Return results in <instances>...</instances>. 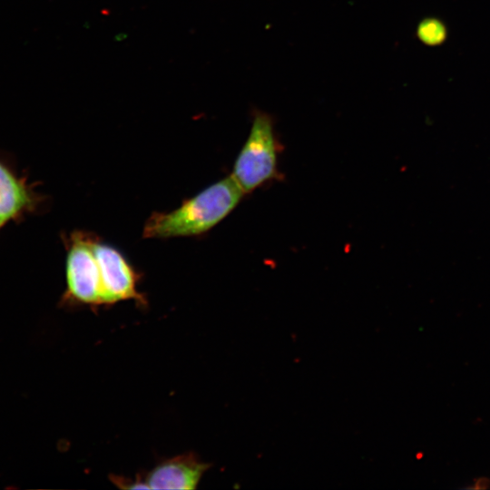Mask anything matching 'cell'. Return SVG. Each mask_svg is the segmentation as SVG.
<instances>
[{"instance_id":"1","label":"cell","mask_w":490,"mask_h":490,"mask_svg":"<svg viewBox=\"0 0 490 490\" xmlns=\"http://www.w3.org/2000/svg\"><path fill=\"white\" fill-rule=\"evenodd\" d=\"M245 193L231 175L216 181L169 212L146 220L143 238L168 239L203 234L223 220Z\"/></svg>"},{"instance_id":"2","label":"cell","mask_w":490,"mask_h":490,"mask_svg":"<svg viewBox=\"0 0 490 490\" xmlns=\"http://www.w3.org/2000/svg\"><path fill=\"white\" fill-rule=\"evenodd\" d=\"M278 144L271 118L257 113L237 159L231 176L244 193L272 180L278 172Z\"/></svg>"},{"instance_id":"3","label":"cell","mask_w":490,"mask_h":490,"mask_svg":"<svg viewBox=\"0 0 490 490\" xmlns=\"http://www.w3.org/2000/svg\"><path fill=\"white\" fill-rule=\"evenodd\" d=\"M94 239L81 230L73 231L67 238L63 305L92 309L103 306L100 269L93 247Z\"/></svg>"},{"instance_id":"4","label":"cell","mask_w":490,"mask_h":490,"mask_svg":"<svg viewBox=\"0 0 490 490\" xmlns=\"http://www.w3.org/2000/svg\"><path fill=\"white\" fill-rule=\"evenodd\" d=\"M93 247L100 269L103 306L129 299L145 306L146 299L137 289L140 276L123 255L96 238Z\"/></svg>"},{"instance_id":"5","label":"cell","mask_w":490,"mask_h":490,"mask_svg":"<svg viewBox=\"0 0 490 490\" xmlns=\"http://www.w3.org/2000/svg\"><path fill=\"white\" fill-rule=\"evenodd\" d=\"M43 201L27 178L19 176L0 158V231L7 224L35 212Z\"/></svg>"},{"instance_id":"6","label":"cell","mask_w":490,"mask_h":490,"mask_svg":"<svg viewBox=\"0 0 490 490\" xmlns=\"http://www.w3.org/2000/svg\"><path fill=\"white\" fill-rule=\"evenodd\" d=\"M209 467L194 453H186L163 460L146 475L145 480L149 489L191 490Z\"/></svg>"},{"instance_id":"7","label":"cell","mask_w":490,"mask_h":490,"mask_svg":"<svg viewBox=\"0 0 490 490\" xmlns=\"http://www.w3.org/2000/svg\"><path fill=\"white\" fill-rule=\"evenodd\" d=\"M417 37L427 45H437L445 41L446 29L438 19L426 18L418 24Z\"/></svg>"},{"instance_id":"8","label":"cell","mask_w":490,"mask_h":490,"mask_svg":"<svg viewBox=\"0 0 490 490\" xmlns=\"http://www.w3.org/2000/svg\"><path fill=\"white\" fill-rule=\"evenodd\" d=\"M112 482L120 488L124 489H146L148 488L145 476L137 475L134 480L128 479L122 476H111Z\"/></svg>"}]
</instances>
